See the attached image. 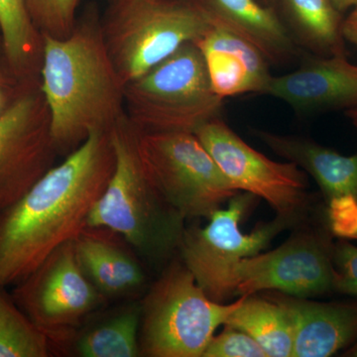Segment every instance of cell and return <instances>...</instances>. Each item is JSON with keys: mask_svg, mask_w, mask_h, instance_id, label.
<instances>
[{"mask_svg": "<svg viewBox=\"0 0 357 357\" xmlns=\"http://www.w3.org/2000/svg\"><path fill=\"white\" fill-rule=\"evenodd\" d=\"M32 86L38 84L23 83L11 69L4 49H0V116L11 107L26 89Z\"/></svg>", "mask_w": 357, "mask_h": 357, "instance_id": "obj_28", "label": "cell"}, {"mask_svg": "<svg viewBox=\"0 0 357 357\" xmlns=\"http://www.w3.org/2000/svg\"><path fill=\"white\" fill-rule=\"evenodd\" d=\"M109 135L114 170L89 213L88 227L112 230L150 261L163 259L180 246L185 220L148 180L138 153V131L128 116Z\"/></svg>", "mask_w": 357, "mask_h": 357, "instance_id": "obj_3", "label": "cell"}, {"mask_svg": "<svg viewBox=\"0 0 357 357\" xmlns=\"http://www.w3.org/2000/svg\"><path fill=\"white\" fill-rule=\"evenodd\" d=\"M203 357L268 356L255 338L238 328L225 325V330L211 338Z\"/></svg>", "mask_w": 357, "mask_h": 357, "instance_id": "obj_25", "label": "cell"}, {"mask_svg": "<svg viewBox=\"0 0 357 357\" xmlns=\"http://www.w3.org/2000/svg\"><path fill=\"white\" fill-rule=\"evenodd\" d=\"M236 296L275 291L311 298L333 290V249L318 234H296L269 252L249 256L237 264Z\"/></svg>", "mask_w": 357, "mask_h": 357, "instance_id": "obj_12", "label": "cell"}, {"mask_svg": "<svg viewBox=\"0 0 357 357\" xmlns=\"http://www.w3.org/2000/svg\"><path fill=\"white\" fill-rule=\"evenodd\" d=\"M213 20L222 23L261 51L269 63L286 64L298 47L273 6L259 0H199Z\"/></svg>", "mask_w": 357, "mask_h": 357, "instance_id": "obj_17", "label": "cell"}, {"mask_svg": "<svg viewBox=\"0 0 357 357\" xmlns=\"http://www.w3.org/2000/svg\"><path fill=\"white\" fill-rule=\"evenodd\" d=\"M243 300L223 305L211 299L184 263H174L140 303V356H203Z\"/></svg>", "mask_w": 357, "mask_h": 357, "instance_id": "obj_6", "label": "cell"}, {"mask_svg": "<svg viewBox=\"0 0 357 357\" xmlns=\"http://www.w3.org/2000/svg\"><path fill=\"white\" fill-rule=\"evenodd\" d=\"M124 100L128 121L141 133H195L220 117L223 105L194 42L126 84Z\"/></svg>", "mask_w": 357, "mask_h": 357, "instance_id": "obj_5", "label": "cell"}, {"mask_svg": "<svg viewBox=\"0 0 357 357\" xmlns=\"http://www.w3.org/2000/svg\"><path fill=\"white\" fill-rule=\"evenodd\" d=\"M114 166L109 132L91 133L18 201L0 211V288L20 283L88 227Z\"/></svg>", "mask_w": 357, "mask_h": 357, "instance_id": "obj_1", "label": "cell"}, {"mask_svg": "<svg viewBox=\"0 0 357 357\" xmlns=\"http://www.w3.org/2000/svg\"><path fill=\"white\" fill-rule=\"evenodd\" d=\"M2 46L11 69L23 83H40L43 35L35 27L27 0H0Z\"/></svg>", "mask_w": 357, "mask_h": 357, "instance_id": "obj_20", "label": "cell"}, {"mask_svg": "<svg viewBox=\"0 0 357 357\" xmlns=\"http://www.w3.org/2000/svg\"><path fill=\"white\" fill-rule=\"evenodd\" d=\"M270 295L290 317L292 356H332L356 342L357 304L316 302L275 291Z\"/></svg>", "mask_w": 357, "mask_h": 357, "instance_id": "obj_15", "label": "cell"}, {"mask_svg": "<svg viewBox=\"0 0 357 357\" xmlns=\"http://www.w3.org/2000/svg\"><path fill=\"white\" fill-rule=\"evenodd\" d=\"M344 356L349 357H357V340L354 344L351 345V347H349V349L345 351Z\"/></svg>", "mask_w": 357, "mask_h": 357, "instance_id": "obj_31", "label": "cell"}, {"mask_svg": "<svg viewBox=\"0 0 357 357\" xmlns=\"http://www.w3.org/2000/svg\"><path fill=\"white\" fill-rule=\"evenodd\" d=\"M259 1L262 2L265 6H273V4L277 1V0H259Z\"/></svg>", "mask_w": 357, "mask_h": 357, "instance_id": "obj_33", "label": "cell"}, {"mask_svg": "<svg viewBox=\"0 0 357 357\" xmlns=\"http://www.w3.org/2000/svg\"><path fill=\"white\" fill-rule=\"evenodd\" d=\"M263 95L287 103L300 114L357 109V65L344 55L311 56L297 70L272 76Z\"/></svg>", "mask_w": 357, "mask_h": 357, "instance_id": "obj_13", "label": "cell"}, {"mask_svg": "<svg viewBox=\"0 0 357 357\" xmlns=\"http://www.w3.org/2000/svg\"><path fill=\"white\" fill-rule=\"evenodd\" d=\"M195 134L237 190L264 199L277 217L292 223L305 210L307 181L299 166L267 158L220 117L206 122Z\"/></svg>", "mask_w": 357, "mask_h": 357, "instance_id": "obj_10", "label": "cell"}, {"mask_svg": "<svg viewBox=\"0 0 357 357\" xmlns=\"http://www.w3.org/2000/svg\"><path fill=\"white\" fill-rule=\"evenodd\" d=\"M257 197L238 192L227 208L215 211L203 229H185L180 248L183 263L211 299L222 303L236 297L237 264L267 248L279 232L293 225L277 217L244 234L241 222Z\"/></svg>", "mask_w": 357, "mask_h": 357, "instance_id": "obj_8", "label": "cell"}, {"mask_svg": "<svg viewBox=\"0 0 357 357\" xmlns=\"http://www.w3.org/2000/svg\"><path fill=\"white\" fill-rule=\"evenodd\" d=\"M295 41L314 55H344L340 13L331 0H281ZM296 42V43H297Z\"/></svg>", "mask_w": 357, "mask_h": 357, "instance_id": "obj_21", "label": "cell"}, {"mask_svg": "<svg viewBox=\"0 0 357 357\" xmlns=\"http://www.w3.org/2000/svg\"><path fill=\"white\" fill-rule=\"evenodd\" d=\"M52 347L38 326L0 288V357H49Z\"/></svg>", "mask_w": 357, "mask_h": 357, "instance_id": "obj_23", "label": "cell"}, {"mask_svg": "<svg viewBox=\"0 0 357 357\" xmlns=\"http://www.w3.org/2000/svg\"><path fill=\"white\" fill-rule=\"evenodd\" d=\"M342 35L344 40L357 47V6L354 7L349 17L342 22Z\"/></svg>", "mask_w": 357, "mask_h": 357, "instance_id": "obj_29", "label": "cell"}, {"mask_svg": "<svg viewBox=\"0 0 357 357\" xmlns=\"http://www.w3.org/2000/svg\"><path fill=\"white\" fill-rule=\"evenodd\" d=\"M211 25L199 0H112L102 20L107 51L124 84L198 41Z\"/></svg>", "mask_w": 357, "mask_h": 357, "instance_id": "obj_4", "label": "cell"}, {"mask_svg": "<svg viewBox=\"0 0 357 357\" xmlns=\"http://www.w3.org/2000/svg\"><path fill=\"white\" fill-rule=\"evenodd\" d=\"M140 303L128 305L109 319L77 335L75 352L82 357L140 356Z\"/></svg>", "mask_w": 357, "mask_h": 357, "instance_id": "obj_22", "label": "cell"}, {"mask_svg": "<svg viewBox=\"0 0 357 357\" xmlns=\"http://www.w3.org/2000/svg\"><path fill=\"white\" fill-rule=\"evenodd\" d=\"M347 114L349 115V119H351L352 123L357 128V109L349 110V112H347Z\"/></svg>", "mask_w": 357, "mask_h": 357, "instance_id": "obj_32", "label": "cell"}, {"mask_svg": "<svg viewBox=\"0 0 357 357\" xmlns=\"http://www.w3.org/2000/svg\"><path fill=\"white\" fill-rule=\"evenodd\" d=\"M195 44L203 55L211 89L220 98L264 93L272 77L270 63L255 45L213 17L208 31Z\"/></svg>", "mask_w": 357, "mask_h": 357, "instance_id": "obj_14", "label": "cell"}, {"mask_svg": "<svg viewBox=\"0 0 357 357\" xmlns=\"http://www.w3.org/2000/svg\"><path fill=\"white\" fill-rule=\"evenodd\" d=\"M255 133L275 153L309 173L328 202L345 196L357 199V152L344 156L297 136L265 130H255Z\"/></svg>", "mask_w": 357, "mask_h": 357, "instance_id": "obj_18", "label": "cell"}, {"mask_svg": "<svg viewBox=\"0 0 357 357\" xmlns=\"http://www.w3.org/2000/svg\"><path fill=\"white\" fill-rule=\"evenodd\" d=\"M328 218L335 236L347 241H357V199L349 196L331 199Z\"/></svg>", "mask_w": 357, "mask_h": 357, "instance_id": "obj_27", "label": "cell"}, {"mask_svg": "<svg viewBox=\"0 0 357 357\" xmlns=\"http://www.w3.org/2000/svg\"><path fill=\"white\" fill-rule=\"evenodd\" d=\"M225 325L238 328L255 338L267 356H292L294 333L290 317L270 294L243 296V302Z\"/></svg>", "mask_w": 357, "mask_h": 357, "instance_id": "obj_19", "label": "cell"}, {"mask_svg": "<svg viewBox=\"0 0 357 357\" xmlns=\"http://www.w3.org/2000/svg\"><path fill=\"white\" fill-rule=\"evenodd\" d=\"M79 0H27L28 10L35 27L42 35L65 38L77 20Z\"/></svg>", "mask_w": 357, "mask_h": 357, "instance_id": "obj_24", "label": "cell"}, {"mask_svg": "<svg viewBox=\"0 0 357 357\" xmlns=\"http://www.w3.org/2000/svg\"><path fill=\"white\" fill-rule=\"evenodd\" d=\"M331 2L340 13L357 6V0H331Z\"/></svg>", "mask_w": 357, "mask_h": 357, "instance_id": "obj_30", "label": "cell"}, {"mask_svg": "<svg viewBox=\"0 0 357 357\" xmlns=\"http://www.w3.org/2000/svg\"><path fill=\"white\" fill-rule=\"evenodd\" d=\"M137 148L148 180L185 220L210 218L241 192L195 133L138 131Z\"/></svg>", "mask_w": 357, "mask_h": 357, "instance_id": "obj_7", "label": "cell"}, {"mask_svg": "<svg viewBox=\"0 0 357 357\" xmlns=\"http://www.w3.org/2000/svg\"><path fill=\"white\" fill-rule=\"evenodd\" d=\"M73 243L84 274L107 299L133 295L144 285L137 253L112 230L86 227Z\"/></svg>", "mask_w": 357, "mask_h": 357, "instance_id": "obj_16", "label": "cell"}, {"mask_svg": "<svg viewBox=\"0 0 357 357\" xmlns=\"http://www.w3.org/2000/svg\"><path fill=\"white\" fill-rule=\"evenodd\" d=\"M333 290L357 297V246L342 239L333 248Z\"/></svg>", "mask_w": 357, "mask_h": 357, "instance_id": "obj_26", "label": "cell"}, {"mask_svg": "<svg viewBox=\"0 0 357 357\" xmlns=\"http://www.w3.org/2000/svg\"><path fill=\"white\" fill-rule=\"evenodd\" d=\"M124 86L96 6L84 11L69 36L43 35L39 88L59 153H70L91 133L110 132L126 119Z\"/></svg>", "mask_w": 357, "mask_h": 357, "instance_id": "obj_2", "label": "cell"}, {"mask_svg": "<svg viewBox=\"0 0 357 357\" xmlns=\"http://www.w3.org/2000/svg\"><path fill=\"white\" fill-rule=\"evenodd\" d=\"M58 153L46 100L39 84L29 86L0 116V211L55 165Z\"/></svg>", "mask_w": 357, "mask_h": 357, "instance_id": "obj_11", "label": "cell"}, {"mask_svg": "<svg viewBox=\"0 0 357 357\" xmlns=\"http://www.w3.org/2000/svg\"><path fill=\"white\" fill-rule=\"evenodd\" d=\"M13 298L52 347L73 342L82 324L107 300L84 274L73 241L16 284Z\"/></svg>", "mask_w": 357, "mask_h": 357, "instance_id": "obj_9", "label": "cell"}]
</instances>
